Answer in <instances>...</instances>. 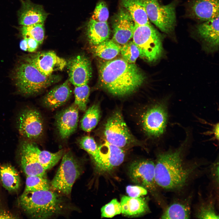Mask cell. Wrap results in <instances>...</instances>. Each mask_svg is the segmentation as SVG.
Segmentation results:
<instances>
[{
    "label": "cell",
    "mask_w": 219,
    "mask_h": 219,
    "mask_svg": "<svg viewBox=\"0 0 219 219\" xmlns=\"http://www.w3.org/2000/svg\"><path fill=\"white\" fill-rule=\"evenodd\" d=\"M99 73L102 86L110 93L117 96L134 92L145 79L144 74L136 65L123 58L102 63L99 66Z\"/></svg>",
    "instance_id": "cell-1"
},
{
    "label": "cell",
    "mask_w": 219,
    "mask_h": 219,
    "mask_svg": "<svg viewBox=\"0 0 219 219\" xmlns=\"http://www.w3.org/2000/svg\"><path fill=\"white\" fill-rule=\"evenodd\" d=\"M182 148L167 151L158 155L155 164V176L158 186L167 190L183 187L193 171L186 165L182 155Z\"/></svg>",
    "instance_id": "cell-2"
},
{
    "label": "cell",
    "mask_w": 219,
    "mask_h": 219,
    "mask_svg": "<svg viewBox=\"0 0 219 219\" xmlns=\"http://www.w3.org/2000/svg\"><path fill=\"white\" fill-rule=\"evenodd\" d=\"M19 204L30 217L46 219L61 214L65 206L63 198L50 189L24 192L19 199Z\"/></svg>",
    "instance_id": "cell-3"
},
{
    "label": "cell",
    "mask_w": 219,
    "mask_h": 219,
    "mask_svg": "<svg viewBox=\"0 0 219 219\" xmlns=\"http://www.w3.org/2000/svg\"><path fill=\"white\" fill-rule=\"evenodd\" d=\"M15 85L19 91L27 95L36 94L59 81L57 75L46 76L27 62L18 66L14 75Z\"/></svg>",
    "instance_id": "cell-4"
},
{
    "label": "cell",
    "mask_w": 219,
    "mask_h": 219,
    "mask_svg": "<svg viewBox=\"0 0 219 219\" xmlns=\"http://www.w3.org/2000/svg\"><path fill=\"white\" fill-rule=\"evenodd\" d=\"M132 39L142 58L151 62L161 56L163 52L162 35L150 23L139 25L135 23Z\"/></svg>",
    "instance_id": "cell-5"
},
{
    "label": "cell",
    "mask_w": 219,
    "mask_h": 219,
    "mask_svg": "<svg viewBox=\"0 0 219 219\" xmlns=\"http://www.w3.org/2000/svg\"><path fill=\"white\" fill-rule=\"evenodd\" d=\"M60 166L52 180L50 187L68 196L82 172L80 164L70 151L64 154Z\"/></svg>",
    "instance_id": "cell-6"
},
{
    "label": "cell",
    "mask_w": 219,
    "mask_h": 219,
    "mask_svg": "<svg viewBox=\"0 0 219 219\" xmlns=\"http://www.w3.org/2000/svg\"><path fill=\"white\" fill-rule=\"evenodd\" d=\"M146 13L149 20L162 31L170 34L174 30L176 23V2L160 5L158 0H145Z\"/></svg>",
    "instance_id": "cell-7"
},
{
    "label": "cell",
    "mask_w": 219,
    "mask_h": 219,
    "mask_svg": "<svg viewBox=\"0 0 219 219\" xmlns=\"http://www.w3.org/2000/svg\"><path fill=\"white\" fill-rule=\"evenodd\" d=\"M104 134L106 141L122 148L137 142L119 111L114 113L107 120Z\"/></svg>",
    "instance_id": "cell-8"
},
{
    "label": "cell",
    "mask_w": 219,
    "mask_h": 219,
    "mask_svg": "<svg viewBox=\"0 0 219 219\" xmlns=\"http://www.w3.org/2000/svg\"><path fill=\"white\" fill-rule=\"evenodd\" d=\"M167 107L164 103H158L149 108L142 118V124L149 136L158 137L165 132L168 121Z\"/></svg>",
    "instance_id": "cell-9"
},
{
    "label": "cell",
    "mask_w": 219,
    "mask_h": 219,
    "mask_svg": "<svg viewBox=\"0 0 219 219\" xmlns=\"http://www.w3.org/2000/svg\"><path fill=\"white\" fill-rule=\"evenodd\" d=\"M19 134L28 140L33 141L40 137L43 132V119L40 112L33 109L22 111L17 120Z\"/></svg>",
    "instance_id": "cell-10"
},
{
    "label": "cell",
    "mask_w": 219,
    "mask_h": 219,
    "mask_svg": "<svg viewBox=\"0 0 219 219\" xmlns=\"http://www.w3.org/2000/svg\"><path fill=\"white\" fill-rule=\"evenodd\" d=\"M125 156L122 148L105 141L98 146L97 153L93 159L97 169L105 172L120 165Z\"/></svg>",
    "instance_id": "cell-11"
},
{
    "label": "cell",
    "mask_w": 219,
    "mask_h": 219,
    "mask_svg": "<svg viewBox=\"0 0 219 219\" xmlns=\"http://www.w3.org/2000/svg\"><path fill=\"white\" fill-rule=\"evenodd\" d=\"M155 164L148 160L134 162L129 168V175L132 181L151 192L156 190L157 185L155 176Z\"/></svg>",
    "instance_id": "cell-12"
},
{
    "label": "cell",
    "mask_w": 219,
    "mask_h": 219,
    "mask_svg": "<svg viewBox=\"0 0 219 219\" xmlns=\"http://www.w3.org/2000/svg\"><path fill=\"white\" fill-rule=\"evenodd\" d=\"M66 66L69 80L74 86L88 84L92 76L89 60L85 55L75 56L67 62Z\"/></svg>",
    "instance_id": "cell-13"
},
{
    "label": "cell",
    "mask_w": 219,
    "mask_h": 219,
    "mask_svg": "<svg viewBox=\"0 0 219 219\" xmlns=\"http://www.w3.org/2000/svg\"><path fill=\"white\" fill-rule=\"evenodd\" d=\"M27 62L36 68L42 74L50 76L55 71H61L67 61L54 51L40 52L26 59Z\"/></svg>",
    "instance_id": "cell-14"
},
{
    "label": "cell",
    "mask_w": 219,
    "mask_h": 219,
    "mask_svg": "<svg viewBox=\"0 0 219 219\" xmlns=\"http://www.w3.org/2000/svg\"><path fill=\"white\" fill-rule=\"evenodd\" d=\"M135 23L129 12L123 7L115 15L113 24V35L112 40L120 46L132 39Z\"/></svg>",
    "instance_id": "cell-15"
},
{
    "label": "cell",
    "mask_w": 219,
    "mask_h": 219,
    "mask_svg": "<svg viewBox=\"0 0 219 219\" xmlns=\"http://www.w3.org/2000/svg\"><path fill=\"white\" fill-rule=\"evenodd\" d=\"M186 10L189 18L206 21L219 15V0H189Z\"/></svg>",
    "instance_id": "cell-16"
},
{
    "label": "cell",
    "mask_w": 219,
    "mask_h": 219,
    "mask_svg": "<svg viewBox=\"0 0 219 219\" xmlns=\"http://www.w3.org/2000/svg\"><path fill=\"white\" fill-rule=\"evenodd\" d=\"M78 110L74 103L57 115L55 123L58 134L61 139H67L77 129L78 121Z\"/></svg>",
    "instance_id": "cell-17"
},
{
    "label": "cell",
    "mask_w": 219,
    "mask_h": 219,
    "mask_svg": "<svg viewBox=\"0 0 219 219\" xmlns=\"http://www.w3.org/2000/svg\"><path fill=\"white\" fill-rule=\"evenodd\" d=\"M18 12L19 22L22 26H28L43 23L47 14L41 5L35 4L30 0L22 1Z\"/></svg>",
    "instance_id": "cell-18"
},
{
    "label": "cell",
    "mask_w": 219,
    "mask_h": 219,
    "mask_svg": "<svg viewBox=\"0 0 219 219\" xmlns=\"http://www.w3.org/2000/svg\"><path fill=\"white\" fill-rule=\"evenodd\" d=\"M21 145L46 170L55 165L64 154L62 150L55 153L41 150L36 144L31 141H24Z\"/></svg>",
    "instance_id": "cell-19"
},
{
    "label": "cell",
    "mask_w": 219,
    "mask_h": 219,
    "mask_svg": "<svg viewBox=\"0 0 219 219\" xmlns=\"http://www.w3.org/2000/svg\"><path fill=\"white\" fill-rule=\"evenodd\" d=\"M71 93L69 80H67L52 89L45 95L43 100V105L48 109L54 110L65 103Z\"/></svg>",
    "instance_id": "cell-20"
},
{
    "label": "cell",
    "mask_w": 219,
    "mask_h": 219,
    "mask_svg": "<svg viewBox=\"0 0 219 219\" xmlns=\"http://www.w3.org/2000/svg\"><path fill=\"white\" fill-rule=\"evenodd\" d=\"M219 16L203 22L196 26V31L200 37L209 47L217 48L219 45Z\"/></svg>",
    "instance_id": "cell-21"
},
{
    "label": "cell",
    "mask_w": 219,
    "mask_h": 219,
    "mask_svg": "<svg viewBox=\"0 0 219 219\" xmlns=\"http://www.w3.org/2000/svg\"><path fill=\"white\" fill-rule=\"evenodd\" d=\"M86 33L89 42L93 46L108 39L110 30L107 22H99L91 19L87 25Z\"/></svg>",
    "instance_id": "cell-22"
},
{
    "label": "cell",
    "mask_w": 219,
    "mask_h": 219,
    "mask_svg": "<svg viewBox=\"0 0 219 219\" xmlns=\"http://www.w3.org/2000/svg\"><path fill=\"white\" fill-rule=\"evenodd\" d=\"M120 203L121 213L128 216H136L143 214L149 210L146 201L140 197L134 198L124 196Z\"/></svg>",
    "instance_id": "cell-23"
},
{
    "label": "cell",
    "mask_w": 219,
    "mask_h": 219,
    "mask_svg": "<svg viewBox=\"0 0 219 219\" xmlns=\"http://www.w3.org/2000/svg\"><path fill=\"white\" fill-rule=\"evenodd\" d=\"M145 0H120L123 7L129 12L135 23H150L145 10Z\"/></svg>",
    "instance_id": "cell-24"
},
{
    "label": "cell",
    "mask_w": 219,
    "mask_h": 219,
    "mask_svg": "<svg viewBox=\"0 0 219 219\" xmlns=\"http://www.w3.org/2000/svg\"><path fill=\"white\" fill-rule=\"evenodd\" d=\"M20 151L21 165L26 176L46 177V170L21 145Z\"/></svg>",
    "instance_id": "cell-25"
},
{
    "label": "cell",
    "mask_w": 219,
    "mask_h": 219,
    "mask_svg": "<svg viewBox=\"0 0 219 219\" xmlns=\"http://www.w3.org/2000/svg\"><path fill=\"white\" fill-rule=\"evenodd\" d=\"M0 181L3 186L9 191H16L20 185L19 173L14 167L9 164L0 166Z\"/></svg>",
    "instance_id": "cell-26"
},
{
    "label": "cell",
    "mask_w": 219,
    "mask_h": 219,
    "mask_svg": "<svg viewBox=\"0 0 219 219\" xmlns=\"http://www.w3.org/2000/svg\"><path fill=\"white\" fill-rule=\"evenodd\" d=\"M94 54L98 57L106 60H110L120 52L121 46L112 39H108L100 43L93 46Z\"/></svg>",
    "instance_id": "cell-27"
},
{
    "label": "cell",
    "mask_w": 219,
    "mask_h": 219,
    "mask_svg": "<svg viewBox=\"0 0 219 219\" xmlns=\"http://www.w3.org/2000/svg\"><path fill=\"white\" fill-rule=\"evenodd\" d=\"M190 208L187 203L176 202L170 204L164 210L161 219H189Z\"/></svg>",
    "instance_id": "cell-28"
},
{
    "label": "cell",
    "mask_w": 219,
    "mask_h": 219,
    "mask_svg": "<svg viewBox=\"0 0 219 219\" xmlns=\"http://www.w3.org/2000/svg\"><path fill=\"white\" fill-rule=\"evenodd\" d=\"M81 121L80 126L82 130L89 132L97 126L101 117V111L99 106L94 104L85 110Z\"/></svg>",
    "instance_id": "cell-29"
},
{
    "label": "cell",
    "mask_w": 219,
    "mask_h": 219,
    "mask_svg": "<svg viewBox=\"0 0 219 219\" xmlns=\"http://www.w3.org/2000/svg\"><path fill=\"white\" fill-rule=\"evenodd\" d=\"M20 30L23 38H31L41 44L44 37L43 23L36 24L30 26H22Z\"/></svg>",
    "instance_id": "cell-30"
},
{
    "label": "cell",
    "mask_w": 219,
    "mask_h": 219,
    "mask_svg": "<svg viewBox=\"0 0 219 219\" xmlns=\"http://www.w3.org/2000/svg\"><path fill=\"white\" fill-rule=\"evenodd\" d=\"M50 184L46 177L38 176H27L24 192L50 189Z\"/></svg>",
    "instance_id": "cell-31"
},
{
    "label": "cell",
    "mask_w": 219,
    "mask_h": 219,
    "mask_svg": "<svg viewBox=\"0 0 219 219\" xmlns=\"http://www.w3.org/2000/svg\"><path fill=\"white\" fill-rule=\"evenodd\" d=\"M90 92V88L88 84L81 86H75L74 103L79 109L82 111H85L86 109Z\"/></svg>",
    "instance_id": "cell-32"
},
{
    "label": "cell",
    "mask_w": 219,
    "mask_h": 219,
    "mask_svg": "<svg viewBox=\"0 0 219 219\" xmlns=\"http://www.w3.org/2000/svg\"><path fill=\"white\" fill-rule=\"evenodd\" d=\"M120 52L123 59L129 63H134L140 56L139 49L133 41L122 45Z\"/></svg>",
    "instance_id": "cell-33"
},
{
    "label": "cell",
    "mask_w": 219,
    "mask_h": 219,
    "mask_svg": "<svg viewBox=\"0 0 219 219\" xmlns=\"http://www.w3.org/2000/svg\"><path fill=\"white\" fill-rule=\"evenodd\" d=\"M102 217L111 218L121 213V207L117 199H114L103 206L101 209Z\"/></svg>",
    "instance_id": "cell-34"
},
{
    "label": "cell",
    "mask_w": 219,
    "mask_h": 219,
    "mask_svg": "<svg viewBox=\"0 0 219 219\" xmlns=\"http://www.w3.org/2000/svg\"><path fill=\"white\" fill-rule=\"evenodd\" d=\"M196 217L200 219H219V216L216 213L212 202L205 203L202 204L198 209Z\"/></svg>",
    "instance_id": "cell-35"
},
{
    "label": "cell",
    "mask_w": 219,
    "mask_h": 219,
    "mask_svg": "<svg viewBox=\"0 0 219 219\" xmlns=\"http://www.w3.org/2000/svg\"><path fill=\"white\" fill-rule=\"evenodd\" d=\"M79 144L80 147L89 153L93 158L97 155L98 146L92 137L86 136L80 139Z\"/></svg>",
    "instance_id": "cell-36"
},
{
    "label": "cell",
    "mask_w": 219,
    "mask_h": 219,
    "mask_svg": "<svg viewBox=\"0 0 219 219\" xmlns=\"http://www.w3.org/2000/svg\"><path fill=\"white\" fill-rule=\"evenodd\" d=\"M109 16V11L106 3L103 1L96 5L91 19L99 22H107Z\"/></svg>",
    "instance_id": "cell-37"
},
{
    "label": "cell",
    "mask_w": 219,
    "mask_h": 219,
    "mask_svg": "<svg viewBox=\"0 0 219 219\" xmlns=\"http://www.w3.org/2000/svg\"><path fill=\"white\" fill-rule=\"evenodd\" d=\"M126 191L128 196L134 198L140 197L147 193V189L141 186H128Z\"/></svg>",
    "instance_id": "cell-38"
},
{
    "label": "cell",
    "mask_w": 219,
    "mask_h": 219,
    "mask_svg": "<svg viewBox=\"0 0 219 219\" xmlns=\"http://www.w3.org/2000/svg\"><path fill=\"white\" fill-rule=\"evenodd\" d=\"M26 39L27 42V50L30 52L35 51L39 45L38 42L35 39L31 38H27Z\"/></svg>",
    "instance_id": "cell-39"
},
{
    "label": "cell",
    "mask_w": 219,
    "mask_h": 219,
    "mask_svg": "<svg viewBox=\"0 0 219 219\" xmlns=\"http://www.w3.org/2000/svg\"><path fill=\"white\" fill-rule=\"evenodd\" d=\"M20 48L23 50L26 51L27 50V42L26 39L23 38L20 42L19 44Z\"/></svg>",
    "instance_id": "cell-40"
},
{
    "label": "cell",
    "mask_w": 219,
    "mask_h": 219,
    "mask_svg": "<svg viewBox=\"0 0 219 219\" xmlns=\"http://www.w3.org/2000/svg\"><path fill=\"white\" fill-rule=\"evenodd\" d=\"M213 130V133L214 135L215 138L218 140L219 138V124H216L214 125Z\"/></svg>",
    "instance_id": "cell-41"
}]
</instances>
